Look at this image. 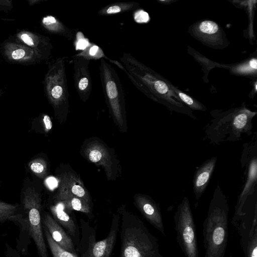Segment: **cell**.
Segmentation results:
<instances>
[{
  "instance_id": "1",
  "label": "cell",
  "mask_w": 257,
  "mask_h": 257,
  "mask_svg": "<svg viewBox=\"0 0 257 257\" xmlns=\"http://www.w3.org/2000/svg\"><path fill=\"white\" fill-rule=\"evenodd\" d=\"M227 201L217 185L203 223L205 257H224L227 242Z\"/></svg>"
},
{
  "instance_id": "2",
  "label": "cell",
  "mask_w": 257,
  "mask_h": 257,
  "mask_svg": "<svg viewBox=\"0 0 257 257\" xmlns=\"http://www.w3.org/2000/svg\"><path fill=\"white\" fill-rule=\"evenodd\" d=\"M120 213V257H164L157 238L140 218L124 209Z\"/></svg>"
},
{
  "instance_id": "3",
  "label": "cell",
  "mask_w": 257,
  "mask_h": 257,
  "mask_svg": "<svg viewBox=\"0 0 257 257\" xmlns=\"http://www.w3.org/2000/svg\"><path fill=\"white\" fill-rule=\"evenodd\" d=\"M67 57H59L49 63L43 81L45 95L55 115H63L69 108V92L66 69Z\"/></svg>"
},
{
  "instance_id": "4",
  "label": "cell",
  "mask_w": 257,
  "mask_h": 257,
  "mask_svg": "<svg viewBox=\"0 0 257 257\" xmlns=\"http://www.w3.org/2000/svg\"><path fill=\"white\" fill-rule=\"evenodd\" d=\"M21 207L26 215L28 230L39 257H48L42 224V204L40 192L32 183H24L21 193Z\"/></svg>"
},
{
  "instance_id": "5",
  "label": "cell",
  "mask_w": 257,
  "mask_h": 257,
  "mask_svg": "<svg viewBox=\"0 0 257 257\" xmlns=\"http://www.w3.org/2000/svg\"><path fill=\"white\" fill-rule=\"evenodd\" d=\"M120 217L113 214L109 231L103 239L97 241L96 229L89 222L80 220L81 236L76 247L80 257H111L119 231Z\"/></svg>"
},
{
  "instance_id": "6",
  "label": "cell",
  "mask_w": 257,
  "mask_h": 257,
  "mask_svg": "<svg viewBox=\"0 0 257 257\" xmlns=\"http://www.w3.org/2000/svg\"><path fill=\"white\" fill-rule=\"evenodd\" d=\"M99 70L106 103L114 121L121 129L125 116V102L124 92L119 76L103 58L100 59Z\"/></svg>"
},
{
  "instance_id": "7",
  "label": "cell",
  "mask_w": 257,
  "mask_h": 257,
  "mask_svg": "<svg viewBox=\"0 0 257 257\" xmlns=\"http://www.w3.org/2000/svg\"><path fill=\"white\" fill-rule=\"evenodd\" d=\"M177 241L186 257H198L197 235L189 202L184 197L174 216Z\"/></svg>"
},
{
  "instance_id": "8",
  "label": "cell",
  "mask_w": 257,
  "mask_h": 257,
  "mask_svg": "<svg viewBox=\"0 0 257 257\" xmlns=\"http://www.w3.org/2000/svg\"><path fill=\"white\" fill-rule=\"evenodd\" d=\"M0 53L5 61L12 64L28 66L46 61L35 50L11 37L1 43Z\"/></svg>"
},
{
  "instance_id": "9",
  "label": "cell",
  "mask_w": 257,
  "mask_h": 257,
  "mask_svg": "<svg viewBox=\"0 0 257 257\" xmlns=\"http://www.w3.org/2000/svg\"><path fill=\"white\" fill-rule=\"evenodd\" d=\"M255 114V112L246 109L240 110L226 124H211V131L220 135L229 133V140H238L242 134H249L252 128L251 120Z\"/></svg>"
},
{
  "instance_id": "10",
  "label": "cell",
  "mask_w": 257,
  "mask_h": 257,
  "mask_svg": "<svg viewBox=\"0 0 257 257\" xmlns=\"http://www.w3.org/2000/svg\"><path fill=\"white\" fill-rule=\"evenodd\" d=\"M90 60L75 54L73 56V80L74 86L80 99L86 102L92 89V80L89 70Z\"/></svg>"
},
{
  "instance_id": "11",
  "label": "cell",
  "mask_w": 257,
  "mask_h": 257,
  "mask_svg": "<svg viewBox=\"0 0 257 257\" xmlns=\"http://www.w3.org/2000/svg\"><path fill=\"white\" fill-rule=\"evenodd\" d=\"M53 218L65 230L76 247L80 239V226L73 211L67 209L61 202L50 206Z\"/></svg>"
},
{
  "instance_id": "12",
  "label": "cell",
  "mask_w": 257,
  "mask_h": 257,
  "mask_svg": "<svg viewBox=\"0 0 257 257\" xmlns=\"http://www.w3.org/2000/svg\"><path fill=\"white\" fill-rule=\"evenodd\" d=\"M10 37L33 49L46 60L51 57L53 46L49 37L26 30H18Z\"/></svg>"
},
{
  "instance_id": "13",
  "label": "cell",
  "mask_w": 257,
  "mask_h": 257,
  "mask_svg": "<svg viewBox=\"0 0 257 257\" xmlns=\"http://www.w3.org/2000/svg\"><path fill=\"white\" fill-rule=\"evenodd\" d=\"M72 195L79 197L91 205V197L83 182L77 176L70 172L62 174L59 189L55 199Z\"/></svg>"
},
{
  "instance_id": "14",
  "label": "cell",
  "mask_w": 257,
  "mask_h": 257,
  "mask_svg": "<svg viewBox=\"0 0 257 257\" xmlns=\"http://www.w3.org/2000/svg\"><path fill=\"white\" fill-rule=\"evenodd\" d=\"M134 200L137 208L144 217L165 235L161 210L157 203L152 198L142 194L136 195Z\"/></svg>"
},
{
  "instance_id": "15",
  "label": "cell",
  "mask_w": 257,
  "mask_h": 257,
  "mask_svg": "<svg viewBox=\"0 0 257 257\" xmlns=\"http://www.w3.org/2000/svg\"><path fill=\"white\" fill-rule=\"evenodd\" d=\"M42 224L53 239L60 246L67 251L77 253L75 245L71 237L51 215L47 212L43 213Z\"/></svg>"
},
{
  "instance_id": "16",
  "label": "cell",
  "mask_w": 257,
  "mask_h": 257,
  "mask_svg": "<svg viewBox=\"0 0 257 257\" xmlns=\"http://www.w3.org/2000/svg\"><path fill=\"white\" fill-rule=\"evenodd\" d=\"M84 154L90 162L103 168L108 179H112L113 163L111 156L105 147L99 142H91L86 146Z\"/></svg>"
},
{
  "instance_id": "17",
  "label": "cell",
  "mask_w": 257,
  "mask_h": 257,
  "mask_svg": "<svg viewBox=\"0 0 257 257\" xmlns=\"http://www.w3.org/2000/svg\"><path fill=\"white\" fill-rule=\"evenodd\" d=\"M217 158L212 157L206 160L195 171L193 180V190L198 199L204 192L213 172Z\"/></svg>"
},
{
  "instance_id": "18",
  "label": "cell",
  "mask_w": 257,
  "mask_h": 257,
  "mask_svg": "<svg viewBox=\"0 0 257 257\" xmlns=\"http://www.w3.org/2000/svg\"><path fill=\"white\" fill-rule=\"evenodd\" d=\"M257 181V158L254 156L250 160L248 166L247 177L242 192L238 198V202L235 207V215H242V207L246 198L249 195L251 194L254 188H255Z\"/></svg>"
},
{
  "instance_id": "19",
  "label": "cell",
  "mask_w": 257,
  "mask_h": 257,
  "mask_svg": "<svg viewBox=\"0 0 257 257\" xmlns=\"http://www.w3.org/2000/svg\"><path fill=\"white\" fill-rule=\"evenodd\" d=\"M246 229L243 222L240 229L241 245L245 257H257L256 214L250 222H247Z\"/></svg>"
},
{
  "instance_id": "20",
  "label": "cell",
  "mask_w": 257,
  "mask_h": 257,
  "mask_svg": "<svg viewBox=\"0 0 257 257\" xmlns=\"http://www.w3.org/2000/svg\"><path fill=\"white\" fill-rule=\"evenodd\" d=\"M40 24L43 29L49 33L64 37L68 41L74 42L75 40V30L71 29L54 16H44Z\"/></svg>"
},
{
  "instance_id": "21",
  "label": "cell",
  "mask_w": 257,
  "mask_h": 257,
  "mask_svg": "<svg viewBox=\"0 0 257 257\" xmlns=\"http://www.w3.org/2000/svg\"><path fill=\"white\" fill-rule=\"evenodd\" d=\"M56 202H61L65 207L71 211H77L87 215L89 219L94 217L91 205L82 199L75 196L67 195L55 199Z\"/></svg>"
},
{
  "instance_id": "22",
  "label": "cell",
  "mask_w": 257,
  "mask_h": 257,
  "mask_svg": "<svg viewBox=\"0 0 257 257\" xmlns=\"http://www.w3.org/2000/svg\"><path fill=\"white\" fill-rule=\"evenodd\" d=\"M140 4L135 2H120L108 4L101 8L97 14L102 16L122 14L136 10Z\"/></svg>"
},
{
  "instance_id": "23",
  "label": "cell",
  "mask_w": 257,
  "mask_h": 257,
  "mask_svg": "<svg viewBox=\"0 0 257 257\" xmlns=\"http://www.w3.org/2000/svg\"><path fill=\"white\" fill-rule=\"evenodd\" d=\"M46 242L53 257H78L77 253L67 251L60 246L52 238L46 229L43 226Z\"/></svg>"
},
{
  "instance_id": "24",
  "label": "cell",
  "mask_w": 257,
  "mask_h": 257,
  "mask_svg": "<svg viewBox=\"0 0 257 257\" xmlns=\"http://www.w3.org/2000/svg\"><path fill=\"white\" fill-rule=\"evenodd\" d=\"M28 168L31 173L39 179H44L48 174V165L43 158L37 157L31 160Z\"/></svg>"
},
{
  "instance_id": "25",
  "label": "cell",
  "mask_w": 257,
  "mask_h": 257,
  "mask_svg": "<svg viewBox=\"0 0 257 257\" xmlns=\"http://www.w3.org/2000/svg\"><path fill=\"white\" fill-rule=\"evenodd\" d=\"M198 32L207 39H214L218 36L219 29L216 23L211 21L202 22L198 27Z\"/></svg>"
},
{
  "instance_id": "26",
  "label": "cell",
  "mask_w": 257,
  "mask_h": 257,
  "mask_svg": "<svg viewBox=\"0 0 257 257\" xmlns=\"http://www.w3.org/2000/svg\"><path fill=\"white\" fill-rule=\"evenodd\" d=\"M20 206L0 200V223L12 219L18 214Z\"/></svg>"
},
{
  "instance_id": "27",
  "label": "cell",
  "mask_w": 257,
  "mask_h": 257,
  "mask_svg": "<svg viewBox=\"0 0 257 257\" xmlns=\"http://www.w3.org/2000/svg\"><path fill=\"white\" fill-rule=\"evenodd\" d=\"M77 55L81 56L89 60H97L98 59H107L103 50L95 44L89 43V45L81 52L76 54Z\"/></svg>"
},
{
  "instance_id": "28",
  "label": "cell",
  "mask_w": 257,
  "mask_h": 257,
  "mask_svg": "<svg viewBox=\"0 0 257 257\" xmlns=\"http://www.w3.org/2000/svg\"><path fill=\"white\" fill-rule=\"evenodd\" d=\"M178 95L181 99L191 108L195 110H204L200 104L195 101L191 97L187 94L182 92H179Z\"/></svg>"
},
{
  "instance_id": "29",
  "label": "cell",
  "mask_w": 257,
  "mask_h": 257,
  "mask_svg": "<svg viewBox=\"0 0 257 257\" xmlns=\"http://www.w3.org/2000/svg\"><path fill=\"white\" fill-rule=\"evenodd\" d=\"M154 92L165 94L168 91L167 85L163 81L157 79L153 85Z\"/></svg>"
},
{
  "instance_id": "30",
  "label": "cell",
  "mask_w": 257,
  "mask_h": 257,
  "mask_svg": "<svg viewBox=\"0 0 257 257\" xmlns=\"http://www.w3.org/2000/svg\"><path fill=\"white\" fill-rule=\"evenodd\" d=\"M150 18L148 14L143 10H141L134 14V20L138 23H147L149 21Z\"/></svg>"
},
{
  "instance_id": "31",
  "label": "cell",
  "mask_w": 257,
  "mask_h": 257,
  "mask_svg": "<svg viewBox=\"0 0 257 257\" xmlns=\"http://www.w3.org/2000/svg\"><path fill=\"white\" fill-rule=\"evenodd\" d=\"M44 124V131L45 133H48L52 127V122L50 117L47 114H42L40 116Z\"/></svg>"
},
{
  "instance_id": "32",
  "label": "cell",
  "mask_w": 257,
  "mask_h": 257,
  "mask_svg": "<svg viewBox=\"0 0 257 257\" xmlns=\"http://www.w3.org/2000/svg\"><path fill=\"white\" fill-rule=\"evenodd\" d=\"M13 8L12 0H0V11L8 12Z\"/></svg>"
},
{
  "instance_id": "33",
  "label": "cell",
  "mask_w": 257,
  "mask_h": 257,
  "mask_svg": "<svg viewBox=\"0 0 257 257\" xmlns=\"http://www.w3.org/2000/svg\"><path fill=\"white\" fill-rule=\"evenodd\" d=\"M249 64L253 70H256L257 69V60L256 59L254 58L251 59L249 61Z\"/></svg>"
},
{
  "instance_id": "34",
  "label": "cell",
  "mask_w": 257,
  "mask_h": 257,
  "mask_svg": "<svg viewBox=\"0 0 257 257\" xmlns=\"http://www.w3.org/2000/svg\"><path fill=\"white\" fill-rule=\"evenodd\" d=\"M46 1V0H27V2L28 3L29 6H32Z\"/></svg>"
},
{
  "instance_id": "35",
  "label": "cell",
  "mask_w": 257,
  "mask_h": 257,
  "mask_svg": "<svg viewBox=\"0 0 257 257\" xmlns=\"http://www.w3.org/2000/svg\"><path fill=\"white\" fill-rule=\"evenodd\" d=\"M4 93V91L2 89L0 88V98L1 97L2 95Z\"/></svg>"
}]
</instances>
